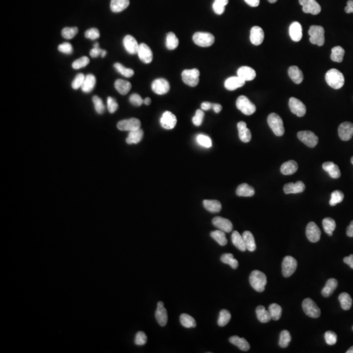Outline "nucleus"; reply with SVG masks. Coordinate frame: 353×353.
Wrapping results in <instances>:
<instances>
[{
  "label": "nucleus",
  "instance_id": "nucleus-1",
  "mask_svg": "<svg viewBox=\"0 0 353 353\" xmlns=\"http://www.w3.org/2000/svg\"><path fill=\"white\" fill-rule=\"evenodd\" d=\"M281 254V243L272 236L241 241L234 248V255L241 262L263 263L274 261Z\"/></svg>",
  "mask_w": 353,
  "mask_h": 353
},
{
  "label": "nucleus",
  "instance_id": "nucleus-2",
  "mask_svg": "<svg viewBox=\"0 0 353 353\" xmlns=\"http://www.w3.org/2000/svg\"><path fill=\"white\" fill-rule=\"evenodd\" d=\"M305 182L316 190H327L334 188L339 178L341 170L338 164L330 157L319 156L309 160L303 170Z\"/></svg>",
  "mask_w": 353,
  "mask_h": 353
},
{
  "label": "nucleus",
  "instance_id": "nucleus-3",
  "mask_svg": "<svg viewBox=\"0 0 353 353\" xmlns=\"http://www.w3.org/2000/svg\"><path fill=\"white\" fill-rule=\"evenodd\" d=\"M319 245L323 254L327 255L328 258L343 259L352 252V233L341 223H331L325 229Z\"/></svg>",
  "mask_w": 353,
  "mask_h": 353
},
{
  "label": "nucleus",
  "instance_id": "nucleus-4",
  "mask_svg": "<svg viewBox=\"0 0 353 353\" xmlns=\"http://www.w3.org/2000/svg\"><path fill=\"white\" fill-rule=\"evenodd\" d=\"M275 109L279 118L290 127H300L306 118V108L301 96L290 87L279 89Z\"/></svg>",
  "mask_w": 353,
  "mask_h": 353
},
{
  "label": "nucleus",
  "instance_id": "nucleus-5",
  "mask_svg": "<svg viewBox=\"0 0 353 353\" xmlns=\"http://www.w3.org/2000/svg\"><path fill=\"white\" fill-rule=\"evenodd\" d=\"M246 88L252 102L261 109L275 108L279 89L272 79L261 70L252 71L246 79Z\"/></svg>",
  "mask_w": 353,
  "mask_h": 353
},
{
  "label": "nucleus",
  "instance_id": "nucleus-6",
  "mask_svg": "<svg viewBox=\"0 0 353 353\" xmlns=\"http://www.w3.org/2000/svg\"><path fill=\"white\" fill-rule=\"evenodd\" d=\"M259 10V0H223L221 19L227 26H240Z\"/></svg>",
  "mask_w": 353,
  "mask_h": 353
},
{
  "label": "nucleus",
  "instance_id": "nucleus-7",
  "mask_svg": "<svg viewBox=\"0 0 353 353\" xmlns=\"http://www.w3.org/2000/svg\"><path fill=\"white\" fill-rule=\"evenodd\" d=\"M287 274V262L283 258H276L263 263H258L256 272L252 276V285L258 290L275 288Z\"/></svg>",
  "mask_w": 353,
  "mask_h": 353
},
{
  "label": "nucleus",
  "instance_id": "nucleus-8",
  "mask_svg": "<svg viewBox=\"0 0 353 353\" xmlns=\"http://www.w3.org/2000/svg\"><path fill=\"white\" fill-rule=\"evenodd\" d=\"M229 174L241 189L252 190L263 176L262 166L245 159H234L229 165Z\"/></svg>",
  "mask_w": 353,
  "mask_h": 353
},
{
  "label": "nucleus",
  "instance_id": "nucleus-9",
  "mask_svg": "<svg viewBox=\"0 0 353 353\" xmlns=\"http://www.w3.org/2000/svg\"><path fill=\"white\" fill-rule=\"evenodd\" d=\"M191 165L192 159L188 150L176 148L174 151L170 152L169 161L165 166L163 173L165 182L170 186L181 185L189 176Z\"/></svg>",
  "mask_w": 353,
  "mask_h": 353
},
{
  "label": "nucleus",
  "instance_id": "nucleus-10",
  "mask_svg": "<svg viewBox=\"0 0 353 353\" xmlns=\"http://www.w3.org/2000/svg\"><path fill=\"white\" fill-rule=\"evenodd\" d=\"M331 92L336 100H348L353 96V72L345 64H339L332 71Z\"/></svg>",
  "mask_w": 353,
  "mask_h": 353
},
{
  "label": "nucleus",
  "instance_id": "nucleus-11",
  "mask_svg": "<svg viewBox=\"0 0 353 353\" xmlns=\"http://www.w3.org/2000/svg\"><path fill=\"white\" fill-rule=\"evenodd\" d=\"M229 137L233 139L236 144H239L242 150H245L252 154H262L268 150L267 140L259 137H252L242 127L232 126L228 128Z\"/></svg>",
  "mask_w": 353,
  "mask_h": 353
},
{
  "label": "nucleus",
  "instance_id": "nucleus-12",
  "mask_svg": "<svg viewBox=\"0 0 353 353\" xmlns=\"http://www.w3.org/2000/svg\"><path fill=\"white\" fill-rule=\"evenodd\" d=\"M156 65V57L153 54H132L123 62V71L132 79H141L148 75Z\"/></svg>",
  "mask_w": 353,
  "mask_h": 353
},
{
  "label": "nucleus",
  "instance_id": "nucleus-13",
  "mask_svg": "<svg viewBox=\"0 0 353 353\" xmlns=\"http://www.w3.org/2000/svg\"><path fill=\"white\" fill-rule=\"evenodd\" d=\"M178 126H179V119L176 114L165 113L151 122H148L144 127V134L150 139H157L173 132Z\"/></svg>",
  "mask_w": 353,
  "mask_h": 353
},
{
  "label": "nucleus",
  "instance_id": "nucleus-14",
  "mask_svg": "<svg viewBox=\"0 0 353 353\" xmlns=\"http://www.w3.org/2000/svg\"><path fill=\"white\" fill-rule=\"evenodd\" d=\"M185 202L189 210L191 223L196 228H205L210 221V212L202 196L196 192L190 191L185 196Z\"/></svg>",
  "mask_w": 353,
  "mask_h": 353
},
{
  "label": "nucleus",
  "instance_id": "nucleus-15",
  "mask_svg": "<svg viewBox=\"0 0 353 353\" xmlns=\"http://www.w3.org/2000/svg\"><path fill=\"white\" fill-rule=\"evenodd\" d=\"M170 152L165 147H157L152 151L148 160L143 166V173L147 178H156V176L163 174L165 170V166L169 161Z\"/></svg>",
  "mask_w": 353,
  "mask_h": 353
},
{
  "label": "nucleus",
  "instance_id": "nucleus-16",
  "mask_svg": "<svg viewBox=\"0 0 353 353\" xmlns=\"http://www.w3.org/2000/svg\"><path fill=\"white\" fill-rule=\"evenodd\" d=\"M214 216L220 227H228L236 217L237 210L233 202L224 194H216L214 196Z\"/></svg>",
  "mask_w": 353,
  "mask_h": 353
},
{
  "label": "nucleus",
  "instance_id": "nucleus-17",
  "mask_svg": "<svg viewBox=\"0 0 353 353\" xmlns=\"http://www.w3.org/2000/svg\"><path fill=\"white\" fill-rule=\"evenodd\" d=\"M259 203L265 211L272 212V214H278L287 207L288 201L284 198V195L278 189L265 188L259 194Z\"/></svg>",
  "mask_w": 353,
  "mask_h": 353
},
{
  "label": "nucleus",
  "instance_id": "nucleus-18",
  "mask_svg": "<svg viewBox=\"0 0 353 353\" xmlns=\"http://www.w3.org/2000/svg\"><path fill=\"white\" fill-rule=\"evenodd\" d=\"M117 101L127 108L141 109L145 105V94L139 85H127L117 92Z\"/></svg>",
  "mask_w": 353,
  "mask_h": 353
},
{
  "label": "nucleus",
  "instance_id": "nucleus-19",
  "mask_svg": "<svg viewBox=\"0 0 353 353\" xmlns=\"http://www.w3.org/2000/svg\"><path fill=\"white\" fill-rule=\"evenodd\" d=\"M199 71L201 68H199L198 61L192 57H181L170 64V74L185 80H189L199 75Z\"/></svg>",
  "mask_w": 353,
  "mask_h": 353
},
{
  "label": "nucleus",
  "instance_id": "nucleus-20",
  "mask_svg": "<svg viewBox=\"0 0 353 353\" xmlns=\"http://www.w3.org/2000/svg\"><path fill=\"white\" fill-rule=\"evenodd\" d=\"M205 100L199 97V94L196 96H186L181 103H179V109L185 115H192L196 113L198 110H202Z\"/></svg>",
  "mask_w": 353,
  "mask_h": 353
},
{
  "label": "nucleus",
  "instance_id": "nucleus-21",
  "mask_svg": "<svg viewBox=\"0 0 353 353\" xmlns=\"http://www.w3.org/2000/svg\"><path fill=\"white\" fill-rule=\"evenodd\" d=\"M287 207H290L292 211H299L303 207V199L299 195H292L288 199Z\"/></svg>",
  "mask_w": 353,
  "mask_h": 353
},
{
  "label": "nucleus",
  "instance_id": "nucleus-22",
  "mask_svg": "<svg viewBox=\"0 0 353 353\" xmlns=\"http://www.w3.org/2000/svg\"><path fill=\"white\" fill-rule=\"evenodd\" d=\"M212 108H214V102L210 101V100H205L202 109L203 114H204V115H208V114L211 113Z\"/></svg>",
  "mask_w": 353,
  "mask_h": 353
},
{
  "label": "nucleus",
  "instance_id": "nucleus-23",
  "mask_svg": "<svg viewBox=\"0 0 353 353\" xmlns=\"http://www.w3.org/2000/svg\"><path fill=\"white\" fill-rule=\"evenodd\" d=\"M188 94H189V96H196V94H198V87H196V85H191V87L188 89Z\"/></svg>",
  "mask_w": 353,
  "mask_h": 353
}]
</instances>
